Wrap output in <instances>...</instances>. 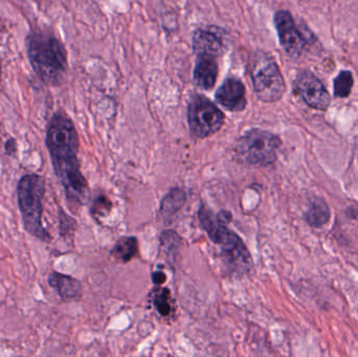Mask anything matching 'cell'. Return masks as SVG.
<instances>
[{
	"label": "cell",
	"instance_id": "4",
	"mask_svg": "<svg viewBox=\"0 0 358 357\" xmlns=\"http://www.w3.org/2000/svg\"><path fill=\"white\" fill-rule=\"evenodd\" d=\"M16 194L24 230L38 240L50 242L52 236L44 228L42 219L45 178L39 174H25L17 184Z\"/></svg>",
	"mask_w": 358,
	"mask_h": 357
},
{
	"label": "cell",
	"instance_id": "19",
	"mask_svg": "<svg viewBox=\"0 0 358 357\" xmlns=\"http://www.w3.org/2000/svg\"><path fill=\"white\" fill-rule=\"evenodd\" d=\"M59 233L61 236H69L71 233H73V228L76 226V220L71 216L67 215L62 207H59Z\"/></svg>",
	"mask_w": 358,
	"mask_h": 357
},
{
	"label": "cell",
	"instance_id": "20",
	"mask_svg": "<svg viewBox=\"0 0 358 357\" xmlns=\"http://www.w3.org/2000/svg\"><path fill=\"white\" fill-rule=\"evenodd\" d=\"M111 209V203L107 199V197L101 196L96 197L92 203V214L94 217L98 216H104L105 214L108 213Z\"/></svg>",
	"mask_w": 358,
	"mask_h": 357
},
{
	"label": "cell",
	"instance_id": "9",
	"mask_svg": "<svg viewBox=\"0 0 358 357\" xmlns=\"http://www.w3.org/2000/svg\"><path fill=\"white\" fill-rule=\"evenodd\" d=\"M294 89L311 108L326 110L331 103V96L321 81L310 71L299 73L294 82Z\"/></svg>",
	"mask_w": 358,
	"mask_h": 357
},
{
	"label": "cell",
	"instance_id": "15",
	"mask_svg": "<svg viewBox=\"0 0 358 357\" xmlns=\"http://www.w3.org/2000/svg\"><path fill=\"white\" fill-rule=\"evenodd\" d=\"M138 254V240L134 237L120 239L113 251V255L120 261L126 263Z\"/></svg>",
	"mask_w": 358,
	"mask_h": 357
},
{
	"label": "cell",
	"instance_id": "2",
	"mask_svg": "<svg viewBox=\"0 0 358 357\" xmlns=\"http://www.w3.org/2000/svg\"><path fill=\"white\" fill-rule=\"evenodd\" d=\"M27 57L36 75L46 85L62 83L67 71V54L62 42L44 31H33L27 38Z\"/></svg>",
	"mask_w": 358,
	"mask_h": 357
},
{
	"label": "cell",
	"instance_id": "1",
	"mask_svg": "<svg viewBox=\"0 0 358 357\" xmlns=\"http://www.w3.org/2000/svg\"><path fill=\"white\" fill-rule=\"evenodd\" d=\"M45 144L55 174L69 201L83 203L88 184L80 169L79 136L71 117L63 112L52 115L46 130Z\"/></svg>",
	"mask_w": 358,
	"mask_h": 357
},
{
	"label": "cell",
	"instance_id": "17",
	"mask_svg": "<svg viewBox=\"0 0 358 357\" xmlns=\"http://www.w3.org/2000/svg\"><path fill=\"white\" fill-rule=\"evenodd\" d=\"M355 79L352 73L348 71H342L334 80V94L338 98H347L350 96Z\"/></svg>",
	"mask_w": 358,
	"mask_h": 357
},
{
	"label": "cell",
	"instance_id": "5",
	"mask_svg": "<svg viewBox=\"0 0 358 357\" xmlns=\"http://www.w3.org/2000/svg\"><path fill=\"white\" fill-rule=\"evenodd\" d=\"M250 69L252 86L259 100L273 103L283 98L285 81L273 56L264 50H257L250 58Z\"/></svg>",
	"mask_w": 358,
	"mask_h": 357
},
{
	"label": "cell",
	"instance_id": "8",
	"mask_svg": "<svg viewBox=\"0 0 358 357\" xmlns=\"http://www.w3.org/2000/svg\"><path fill=\"white\" fill-rule=\"evenodd\" d=\"M273 22L284 52L290 58H300L306 48L307 40L296 27L292 15L288 10H278Z\"/></svg>",
	"mask_w": 358,
	"mask_h": 357
},
{
	"label": "cell",
	"instance_id": "21",
	"mask_svg": "<svg viewBox=\"0 0 358 357\" xmlns=\"http://www.w3.org/2000/svg\"><path fill=\"white\" fill-rule=\"evenodd\" d=\"M4 152L8 156H14L17 152V143L16 140L13 138H8L4 144Z\"/></svg>",
	"mask_w": 358,
	"mask_h": 357
},
{
	"label": "cell",
	"instance_id": "14",
	"mask_svg": "<svg viewBox=\"0 0 358 357\" xmlns=\"http://www.w3.org/2000/svg\"><path fill=\"white\" fill-rule=\"evenodd\" d=\"M306 221L315 228H320L327 224L330 219V210L327 203L322 199H317L311 205L310 209L307 212Z\"/></svg>",
	"mask_w": 358,
	"mask_h": 357
},
{
	"label": "cell",
	"instance_id": "7",
	"mask_svg": "<svg viewBox=\"0 0 358 357\" xmlns=\"http://www.w3.org/2000/svg\"><path fill=\"white\" fill-rule=\"evenodd\" d=\"M189 131L198 138H208L224 124V113L206 96H192L187 109Z\"/></svg>",
	"mask_w": 358,
	"mask_h": 357
},
{
	"label": "cell",
	"instance_id": "10",
	"mask_svg": "<svg viewBox=\"0 0 358 357\" xmlns=\"http://www.w3.org/2000/svg\"><path fill=\"white\" fill-rule=\"evenodd\" d=\"M215 99L221 106L233 112L243 111L248 105L245 86L241 80L235 77H229L224 80L222 85L217 90Z\"/></svg>",
	"mask_w": 358,
	"mask_h": 357
},
{
	"label": "cell",
	"instance_id": "3",
	"mask_svg": "<svg viewBox=\"0 0 358 357\" xmlns=\"http://www.w3.org/2000/svg\"><path fill=\"white\" fill-rule=\"evenodd\" d=\"M200 224L208 233L210 240L221 247V258L231 274L245 275L252 270L250 252L239 236L220 224L212 212L202 205L198 212Z\"/></svg>",
	"mask_w": 358,
	"mask_h": 357
},
{
	"label": "cell",
	"instance_id": "13",
	"mask_svg": "<svg viewBox=\"0 0 358 357\" xmlns=\"http://www.w3.org/2000/svg\"><path fill=\"white\" fill-rule=\"evenodd\" d=\"M48 282L63 301H77L82 297L81 282L73 277L59 272H52L48 275Z\"/></svg>",
	"mask_w": 358,
	"mask_h": 357
},
{
	"label": "cell",
	"instance_id": "18",
	"mask_svg": "<svg viewBox=\"0 0 358 357\" xmlns=\"http://www.w3.org/2000/svg\"><path fill=\"white\" fill-rule=\"evenodd\" d=\"M155 298H153V304L157 308L159 314L162 316H168L171 314V293L168 289H157Z\"/></svg>",
	"mask_w": 358,
	"mask_h": 357
},
{
	"label": "cell",
	"instance_id": "22",
	"mask_svg": "<svg viewBox=\"0 0 358 357\" xmlns=\"http://www.w3.org/2000/svg\"><path fill=\"white\" fill-rule=\"evenodd\" d=\"M216 218L220 224H227L231 221L233 216H231V214L229 213V211H224V210H223V211H221L220 213L217 215Z\"/></svg>",
	"mask_w": 358,
	"mask_h": 357
},
{
	"label": "cell",
	"instance_id": "6",
	"mask_svg": "<svg viewBox=\"0 0 358 357\" xmlns=\"http://www.w3.org/2000/svg\"><path fill=\"white\" fill-rule=\"evenodd\" d=\"M282 142L279 136L262 129H252L243 134L235 145L238 159L248 165L268 166L277 161Z\"/></svg>",
	"mask_w": 358,
	"mask_h": 357
},
{
	"label": "cell",
	"instance_id": "16",
	"mask_svg": "<svg viewBox=\"0 0 358 357\" xmlns=\"http://www.w3.org/2000/svg\"><path fill=\"white\" fill-rule=\"evenodd\" d=\"M185 193L181 189H173L162 201L161 213L163 216L173 215L185 205Z\"/></svg>",
	"mask_w": 358,
	"mask_h": 357
},
{
	"label": "cell",
	"instance_id": "23",
	"mask_svg": "<svg viewBox=\"0 0 358 357\" xmlns=\"http://www.w3.org/2000/svg\"><path fill=\"white\" fill-rule=\"evenodd\" d=\"M153 282L155 283V284H163V283L166 282V280H167V276H166L164 272H157L153 274L152 276Z\"/></svg>",
	"mask_w": 358,
	"mask_h": 357
},
{
	"label": "cell",
	"instance_id": "24",
	"mask_svg": "<svg viewBox=\"0 0 358 357\" xmlns=\"http://www.w3.org/2000/svg\"><path fill=\"white\" fill-rule=\"evenodd\" d=\"M0 75H1V61H0Z\"/></svg>",
	"mask_w": 358,
	"mask_h": 357
},
{
	"label": "cell",
	"instance_id": "12",
	"mask_svg": "<svg viewBox=\"0 0 358 357\" xmlns=\"http://www.w3.org/2000/svg\"><path fill=\"white\" fill-rule=\"evenodd\" d=\"M218 73L217 58L210 56H196L193 78L198 87L204 90L212 89L216 84Z\"/></svg>",
	"mask_w": 358,
	"mask_h": 357
},
{
	"label": "cell",
	"instance_id": "11",
	"mask_svg": "<svg viewBox=\"0 0 358 357\" xmlns=\"http://www.w3.org/2000/svg\"><path fill=\"white\" fill-rule=\"evenodd\" d=\"M192 45L196 56L219 58L223 52L222 39L212 29H196L192 39Z\"/></svg>",
	"mask_w": 358,
	"mask_h": 357
}]
</instances>
